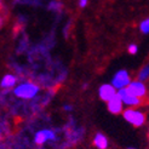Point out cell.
I'll list each match as a JSON object with an SVG mask.
<instances>
[{
    "mask_svg": "<svg viewBox=\"0 0 149 149\" xmlns=\"http://www.w3.org/2000/svg\"><path fill=\"white\" fill-rule=\"evenodd\" d=\"M40 92V86L32 81H24L13 88V95L22 100H32Z\"/></svg>",
    "mask_w": 149,
    "mask_h": 149,
    "instance_id": "cell-1",
    "label": "cell"
},
{
    "mask_svg": "<svg viewBox=\"0 0 149 149\" xmlns=\"http://www.w3.org/2000/svg\"><path fill=\"white\" fill-rule=\"evenodd\" d=\"M123 116H124V119L126 121L130 123L133 126H136V127H139V126L144 125V123H146V115L142 113V111L132 109V108L124 110Z\"/></svg>",
    "mask_w": 149,
    "mask_h": 149,
    "instance_id": "cell-2",
    "label": "cell"
},
{
    "mask_svg": "<svg viewBox=\"0 0 149 149\" xmlns=\"http://www.w3.org/2000/svg\"><path fill=\"white\" fill-rule=\"evenodd\" d=\"M131 84V77L127 70L121 69L114 74L113 79H111V85H113L116 90H121V88H126Z\"/></svg>",
    "mask_w": 149,
    "mask_h": 149,
    "instance_id": "cell-3",
    "label": "cell"
},
{
    "mask_svg": "<svg viewBox=\"0 0 149 149\" xmlns=\"http://www.w3.org/2000/svg\"><path fill=\"white\" fill-rule=\"evenodd\" d=\"M126 90H127L131 95L136 96L138 98H143L147 96V86L143 84V81L141 80H135V81H131V84L126 87Z\"/></svg>",
    "mask_w": 149,
    "mask_h": 149,
    "instance_id": "cell-4",
    "label": "cell"
},
{
    "mask_svg": "<svg viewBox=\"0 0 149 149\" xmlns=\"http://www.w3.org/2000/svg\"><path fill=\"white\" fill-rule=\"evenodd\" d=\"M47 141H57V136H56V132L54 130H49V129H44L40 130L35 133L34 136V142L36 144H44L46 143Z\"/></svg>",
    "mask_w": 149,
    "mask_h": 149,
    "instance_id": "cell-5",
    "label": "cell"
},
{
    "mask_svg": "<svg viewBox=\"0 0 149 149\" xmlns=\"http://www.w3.org/2000/svg\"><path fill=\"white\" fill-rule=\"evenodd\" d=\"M118 95L120 96V98L123 100L124 104H126V106L129 107H136V106H139L141 103H142V101H141V98L136 97V96L131 95L126 88H121V90H118Z\"/></svg>",
    "mask_w": 149,
    "mask_h": 149,
    "instance_id": "cell-6",
    "label": "cell"
},
{
    "mask_svg": "<svg viewBox=\"0 0 149 149\" xmlns=\"http://www.w3.org/2000/svg\"><path fill=\"white\" fill-rule=\"evenodd\" d=\"M118 93L116 88L111 85V84H103L100 86L98 88V96L102 101L108 102L109 100H111L114 96Z\"/></svg>",
    "mask_w": 149,
    "mask_h": 149,
    "instance_id": "cell-7",
    "label": "cell"
},
{
    "mask_svg": "<svg viewBox=\"0 0 149 149\" xmlns=\"http://www.w3.org/2000/svg\"><path fill=\"white\" fill-rule=\"evenodd\" d=\"M107 107L111 114H120L124 108V102L120 98V96L116 93L113 98L107 102Z\"/></svg>",
    "mask_w": 149,
    "mask_h": 149,
    "instance_id": "cell-8",
    "label": "cell"
},
{
    "mask_svg": "<svg viewBox=\"0 0 149 149\" xmlns=\"http://www.w3.org/2000/svg\"><path fill=\"white\" fill-rule=\"evenodd\" d=\"M17 77L15 74H5V75L1 78V81H0V86L4 90H7V88L11 87H16L17 86Z\"/></svg>",
    "mask_w": 149,
    "mask_h": 149,
    "instance_id": "cell-9",
    "label": "cell"
},
{
    "mask_svg": "<svg viewBox=\"0 0 149 149\" xmlns=\"http://www.w3.org/2000/svg\"><path fill=\"white\" fill-rule=\"evenodd\" d=\"M93 144L98 149H107L108 148V139L103 133L98 132V133H96L95 137H93Z\"/></svg>",
    "mask_w": 149,
    "mask_h": 149,
    "instance_id": "cell-10",
    "label": "cell"
},
{
    "mask_svg": "<svg viewBox=\"0 0 149 149\" xmlns=\"http://www.w3.org/2000/svg\"><path fill=\"white\" fill-rule=\"evenodd\" d=\"M149 79V62L147 64H144L142 67V69H141L137 74V80H141V81H146Z\"/></svg>",
    "mask_w": 149,
    "mask_h": 149,
    "instance_id": "cell-11",
    "label": "cell"
},
{
    "mask_svg": "<svg viewBox=\"0 0 149 149\" xmlns=\"http://www.w3.org/2000/svg\"><path fill=\"white\" fill-rule=\"evenodd\" d=\"M62 9V4L57 1V0H54V1H50V4L47 5V10L49 11H59Z\"/></svg>",
    "mask_w": 149,
    "mask_h": 149,
    "instance_id": "cell-12",
    "label": "cell"
},
{
    "mask_svg": "<svg viewBox=\"0 0 149 149\" xmlns=\"http://www.w3.org/2000/svg\"><path fill=\"white\" fill-rule=\"evenodd\" d=\"M139 29L143 34H149V18H146L144 21L141 22Z\"/></svg>",
    "mask_w": 149,
    "mask_h": 149,
    "instance_id": "cell-13",
    "label": "cell"
},
{
    "mask_svg": "<svg viewBox=\"0 0 149 149\" xmlns=\"http://www.w3.org/2000/svg\"><path fill=\"white\" fill-rule=\"evenodd\" d=\"M127 51H129L130 55H136L137 51H138V47H137L136 44H130L129 47H127Z\"/></svg>",
    "mask_w": 149,
    "mask_h": 149,
    "instance_id": "cell-14",
    "label": "cell"
},
{
    "mask_svg": "<svg viewBox=\"0 0 149 149\" xmlns=\"http://www.w3.org/2000/svg\"><path fill=\"white\" fill-rule=\"evenodd\" d=\"M87 3H88V0H79V7H81V9H83V7H85L86 5H87Z\"/></svg>",
    "mask_w": 149,
    "mask_h": 149,
    "instance_id": "cell-15",
    "label": "cell"
},
{
    "mask_svg": "<svg viewBox=\"0 0 149 149\" xmlns=\"http://www.w3.org/2000/svg\"><path fill=\"white\" fill-rule=\"evenodd\" d=\"M63 109H64L65 111H72V110H73V107L70 106V104H64V106H63Z\"/></svg>",
    "mask_w": 149,
    "mask_h": 149,
    "instance_id": "cell-16",
    "label": "cell"
},
{
    "mask_svg": "<svg viewBox=\"0 0 149 149\" xmlns=\"http://www.w3.org/2000/svg\"><path fill=\"white\" fill-rule=\"evenodd\" d=\"M148 138H149V131H148Z\"/></svg>",
    "mask_w": 149,
    "mask_h": 149,
    "instance_id": "cell-17",
    "label": "cell"
},
{
    "mask_svg": "<svg viewBox=\"0 0 149 149\" xmlns=\"http://www.w3.org/2000/svg\"><path fill=\"white\" fill-rule=\"evenodd\" d=\"M129 149H135V148H129Z\"/></svg>",
    "mask_w": 149,
    "mask_h": 149,
    "instance_id": "cell-18",
    "label": "cell"
}]
</instances>
